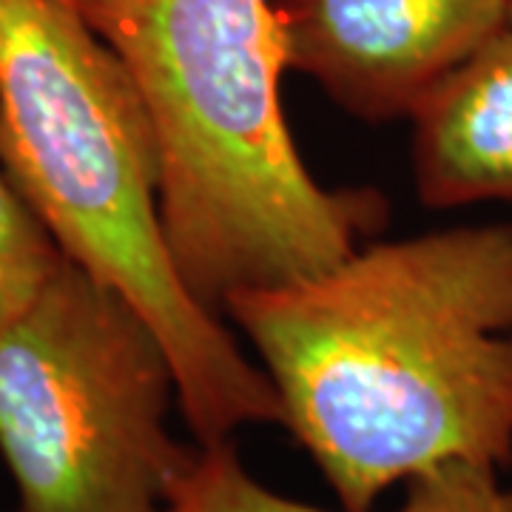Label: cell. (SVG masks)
<instances>
[{"instance_id":"6da1fadb","label":"cell","mask_w":512,"mask_h":512,"mask_svg":"<svg viewBox=\"0 0 512 512\" xmlns=\"http://www.w3.org/2000/svg\"><path fill=\"white\" fill-rule=\"evenodd\" d=\"M225 311L342 510L444 461L512 464V225L376 242Z\"/></svg>"},{"instance_id":"7a4b0ae2","label":"cell","mask_w":512,"mask_h":512,"mask_svg":"<svg viewBox=\"0 0 512 512\" xmlns=\"http://www.w3.org/2000/svg\"><path fill=\"white\" fill-rule=\"evenodd\" d=\"M126 66L154 131L160 220L188 291L319 274L384 222L370 188L319 185L293 146L282 20L271 0H69Z\"/></svg>"},{"instance_id":"3957f363","label":"cell","mask_w":512,"mask_h":512,"mask_svg":"<svg viewBox=\"0 0 512 512\" xmlns=\"http://www.w3.org/2000/svg\"><path fill=\"white\" fill-rule=\"evenodd\" d=\"M0 165L60 251L146 316L200 447L282 424L268 373L177 271L143 100L69 0H0Z\"/></svg>"},{"instance_id":"277c9868","label":"cell","mask_w":512,"mask_h":512,"mask_svg":"<svg viewBox=\"0 0 512 512\" xmlns=\"http://www.w3.org/2000/svg\"><path fill=\"white\" fill-rule=\"evenodd\" d=\"M174 399L146 316L66 256L0 325V458L15 512H165L194 458L168 430Z\"/></svg>"},{"instance_id":"5b68a950","label":"cell","mask_w":512,"mask_h":512,"mask_svg":"<svg viewBox=\"0 0 512 512\" xmlns=\"http://www.w3.org/2000/svg\"><path fill=\"white\" fill-rule=\"evenodd\" d=\"M288 69L362 120L410 117L510 26V0H279Z\"/></svg>"},{"instance_id":"8992f818","label":"cell","mask_w":512,"mask_h":512,"mask_svg":"<svg viewBox=\"0 0 512 512\" xmlns=\"http://www.w3.org/2000/svg\"><path fill=\"white\" fill-rule=\"evenodd\" d=\"M413 174L430 208L512 202V23L410 114Z\"/></svg>"},{"instance_id":"52a82bcc","label":"cell","mask_w":512,"mask_h":512,"mask_svg":"<svg viewBox=\"0 0 512 512\" xmlns=\"http://www.w3.org/2000/svg\"><path fill=\"white\" fill-rule=\"evenodd\" d=\"M399 512H512V490L498 481V467L444 461L407 478ZM165 512H330L268 490L239 461L231 441L197 447L174 476ZM348 512V510H342Z\"/></svg>"},{"instance_id":"ba28073f","label":"cell","mask_w":512,"mask_h":512,"mask_svg":"<svg viewBox=\"0 0 512 512\" xmlns=\"http://www.w3.org/2000/svg\"><path fill=\"white\" fill-rule=\"evenodd\" d=\"M66 254L0 165V325L23 313Z\"/></svg>"},{"instance_id":"9c48e42d","label":"cell","mask_w":512,"mask_h":512,"mask_svg":"<svg viewBox=\"0 0 512 512\" xmlns=\"http://www.w3.org/2000/svg\"><path fill=\"white\" fill-rule=\"evenodd\" d=\"M510 23H512V0H510Z\"/></svg>"}]
</instances>
